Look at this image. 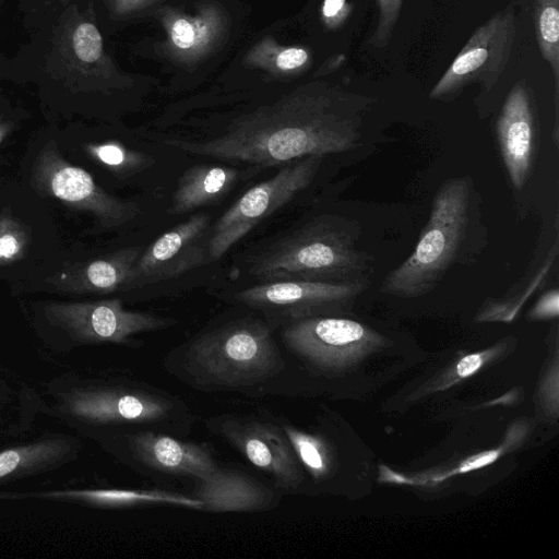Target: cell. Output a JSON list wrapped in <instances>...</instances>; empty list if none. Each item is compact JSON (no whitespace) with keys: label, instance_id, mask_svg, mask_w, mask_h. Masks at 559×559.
I'll use <instances>...</instances> for the list:
<instances>
[{"label":"cell","instance_id":"6da1fadb","mask_svg":"<svg viewBox=\"0 0 559 559\" xmlns=\"http://www.w3.org/2000/svg\"><path fill=\"white\" fill-rule=\"evenodd\" d=\"M373 100L331 82L311 81L239 116L213 139L164 143L193 155L274 167L355 148L364 112Z\"/></svg>","mask_w":559,"mask_h":559},{"label":"cell","instance_id":"7a4b0ae2","mask_svg":"<svg viewBox=\"0 0 559 559\" xmlns=\"http://www.w3.org/2000/svg\"><path fill=\"white\" fill-rule=\"evenodd\" d=\"M273 332L264 320L253 317L230 320L169 350L163 366L201 392H260L286 368Z\"/></svg>","mask_w":559,"mask_h":559},{"label":"cell","instance_id":"3957f363","mask_svg":"<svg viewBox=\"0 0 559 559\" xmlns=\"http://www.w3.org/2000/svg\"><path fill=\"white\" fill-rule=\"evenodd\" d=\"M370 257L359 250L349 224L321 216L286 235L260 253L249 273L262 282L367 280Z\"/></svg>","mask_w":559,"mask_h":559},{"label":"cell","instance_id":"277c9868","mask_svg":"<svg viewBox=\"0 0 559 559\" xmlns=\"http://www.w3.org/2000/svg\"><path fill=\"white\" fill-rule=\"evenodd\" d=\"M472 181L452 178L436 193L429 219L411 255L382 283L384 292L413 297L430 292L462 258L474 223Z\"/></svg>","mask_w":559,"mask_h":559},{"label":"cell","instance_id":"5b68a950","mask_svg":"<svg viewBox=\"0 0 559 559\" xmlns=\"http://www.w3.org/2000/svg\"><path fill=\"white\" fill-rule=\"evenodd\" d=\"M74 415L121 431L156 430L186 438L194 415L180 397L142 381L124 380L79 391L70 403Z\"/></svg>","mask_w":559,"mask_h":559},{"label":"cell","instance_id":"8992f818","mask_svg":"<svg viewBox=\"0 0 559 559\" xmlns=\"http://www.w3.org/2000/svg\"><path fill=\"white\" fill-rule=\"evenodd\" d=\"M205 427L266 475L280 492L292 493L300 489L301 466L275 415L269 412L225 413L209 418Z\"/></svg>","mask_w":559,"mask_h":559},{"label":"cell","instance_id":"52a82bcc","mask_svg":"<svg viewBox=\"0 0 559 559\" xmlns=\"http://www.w3.org/2000/svg\"><path fill=\"white\" fill-rule=\"evenodd\" d=\"M323 156L312 155L286 164L271 178L246 191L216 222L207 241V259H219L267 216L305 190L317 175Z\"/></svg>","mask_w":559,"mask_h":559},{"label":"cell","instance_id":"ba28073f","mask_svg":"<svg viewBox=\"0 0 559 559\" xmlns=\"http://www.w3.org/2000/svg\"><path fill=\"white\" fill-rule=\"evenodd\" d=\"M31 185L41 195L92 214L105 228L121 227L140 213L135 202L107 193L86 170L64 159L53 141L46 143L37 154Z\"/></svg>","mask_w":559,"mask_h":559},{"label":"cell","instance_id":"9c48e42d","mask_svg":"<svg viewBox=\"0 0 559 559\" xmlns=\"http://www.w3.org/2000/svg\"><path fill=\"white\" fill-rule=\"evenodd\" d=\"M367 280L354 282L271 281L235 294L240 304L259 310L275 331L288 323L320 316L354 300L368 288Z\"/></svg>","mask_w":559,"mask_h":559},{"label":"cell","instance_id":"30bf717a","mask_svg":"<svg viewBox=\"0 0 559 559\" xmlns=\"http://www.w3.org/2000/svg\"><path fill=\"white\" fill-rule=\"evenodd\" d=\"M514 37V11L510 5L476 28L432 87L429 98L452 99L472 83L490 91L509 61Z\"/></svg>","mask_w":559,"mask_h":559},{"label":"cell","instance_id":"8fae6325","mask_svg":"<svg viewBox=\"0 0 559 559\" xmlns=\"http://www.w3.org/2000/svg\"><path fill=\"white\" fill-rule=\"evenodd\" d=\"M45 313L49 321L78 340L96 343H116L141 347L133 336L171 328L173 318L150 312L131 311L118 298L85 302H51Z\"/></svg>","mask_w":559,"mask_h":559},{"label":"cell","instance_id":"7c38bea8","mask_svg":"<svg viewBox=\"0 0 559 559\" xmlns=\"http://www.w3.org/2000/svg\"><path fill=\"white\" fill-rule=\"evenodd\" d=\"M118 444L126 462L152 478L203 477L219 467L213 448L170 433L141 429L121 431Z\"/></svg>","mask_w":559,"mask_h":559},{"label":"cell","instance_id":"4fadbf2b","mask_svg":"<svg viewBox=\"0 0 559 559\" xmlns=\"http://www.w3.org/2000/svg\"><path fill=\"white\" fill-rule=\"evenodd\" d=\"M211 217L200 212L159 236L141 252L127 292L182 275L207 259Z\"/></svg>","mask_w":559,"mask_h":559},{"label":"cell","instance_id":"5bb4252c","mask_svg":"<svg viewBox=\"0 0 559 559\" xmlns=\"http://www.w3.org/2000/svg\"><path fill=\"white\" fill-rule=\"evenodd\" d=\"M280 329L287 352L320 368L340 366L377 340L374 333L361 323L329 316L298 320Z\"/></svg>","mask_w":559,"mask_h":559},{"label":"cell","instance_id":"9a60e30c","mask_svg":"<svg viewBox=\"0 0 559 559\" xmlns=\"http://www.w3.org/2000/svg\"><path fill=\"white\" fill-rule=\"evenodd\" d=\"M165 33L162 53L191 66L209 57L226 38L228 15L217 3H204L193 13L164 8L157 13Z\"/></svg>","mask_w":559,"mask_h":559},{"label":"cell","instance_id":"2e32d148","mask_svg":"<svg viewBox=\"0 0 559 559\" xmlns=\"http://www.w3.org/2000/svg\"><path fill=\"white\" fill-rule=\"evenodd\" d=\"M533 98L524 82L509 92L496 131L501 157L511 183L522 189L533 168L536 115Z\"/></svg>","mask_w":559,"mask_h":559},{"label":"cell","instance_id":"e0dca14e","mask_svg":"<svg viewBox=\"0 0 559 559\" xmlns=\"http://www.w3.org/2000/svg\"><path fill=\"white\" fill-rule=\"evenodd\" d=\"M56 49L63 68L72 78L96 87L114 78L115 66L106 53L94 17L73 10L63 20L56 38Z\"/></svg>","mask_w":559,"mask_h":559},{"label":"cell","instance_id":"ac0fdd59","mask_svg":"<svg viewBox=\"0 0 559 559\" xmlns=\"http://www.w3.org/2000/svg\"><path fill=\"white\" fill-rule=\"evenodd\" d=\"M191 496L198 498L207 512H258L276 508L280 491L235 468L217 467L210 474L191 479Z\"/></svg>","mask_w":559,"mask_h":559},{"label":"cell","instance_id":"d6986e66","mask_svg":"<svg viewBox=\"0 0 559 559\" xmlns=\"http://www.w3.org/2000/svg\"><path fill=\"white\" fill-rule=\"evenodd\" d=\"M141 252V247H127L95 260L66 263L45 282L62 293H123Z\"/></svg>","mask_w":559,"mask_h":559},{"label":"cell","instance_id":"ffe728a7","mask_svg":"<svg viewBox=\"0 0 559 559\" xmlns=\"http://www.w3.org/2000/svg\"><path fill=\"white\" fill-rule=\"evenodd\" d=\"M239 178V170L228 166L194 165L177 180L169 212L189 213L222 200Z\"/></svg>","mask_w":559,"mask_h":559},{"label":"cell","instance_id":"44dd1931","mask_svg":"<svg viewBox=\"0 0 559 559\" xmlns=\"http://www.w3.org/2000/svg\"><path fill=\"white\" fill-rule=\"evenodd\" d=\"M46 497H63L87 501L108 508H135L155 504L175 506L193 510H202V502L182 493L153 489H84L56 491Z\"/></svg>","mask_w":559,"mask_h":559},{"label":"cell","instance_id":"7402d4cb","mask_svg":"<svg viewBox=\"0 0 559 559\" xmlns=\"http://www.w3.org/2000/svg\"><path fill=\"white\" fill-rule=\"evenodd\" d=\"M245 61L273 75L289 76L306 71L311 64V55L302 47L282 46L265 37L249 50Z\"/></svg>","mask_w":559,"mask_h":559},{"label":"cell","instance_id":"603a6c76","mask_svg":"<svg viewBox=\"0 0 559 559\" xmlns=\"http://www.w3.org/2000/svg\"><path fill=\"white\" fill-rule=\"evenodd\" d=\"M85 153L118 178L131 177L154 164V158L116 141L84 144Z\"/></svg>","mask_w":559,"mask_h":559},{"label":"cell","instance_id":"cb8c5ba5","mask_svg":"<svg viewBox=\"0 0 559 559\" xmlns=\"http://www.w3.org/2000/svg\"><path fill=\"white\" fill-rule=\"evenodd\" d=\"M534 25L540 55L548 62L555 79L558 96L559 85V0H535Z\"/></svg>","mask_w":559,"mask_h":559},{"label":"cell","instance_id":"d4e9b609","mask_svg":"<svg viewBox=\"0 0 559 559\" xmlns=\"http://www.w3.org/2000/svg\"><path fill=\"white\" fill-rule=\"evenodd\" d=\"M61 452V444L47 441L0 453V479L49 462Z\"/></svg>","mask_w":559,"mask_h":559},{"label":"cell","instance_id":"484cf974","mask_svg":"<svg viewBox=\"0 0 559 559\" xmlns=\"http://www.w3.org/2000/svg\"><path fill=\"white\" fill-rule=\"evenodd\" d=\"M29 235L24 224L5 207L0 212V266L20 261L27 254Z\"/></svg>","mask_w":559,"mask_h":559},{"label":"cell","instance_id":"4316f807","mask_svg":"<svg viewBox=\"0 0 559 559\" xmlns=\"http://www.w3.org/2000/svg\"><path fill=\"white\" fill-rule=\"evenodd\" d=\"M379 9L377 29L372 36L371 44L376 47H384L391 38L395 27L403 0H376Z\"/></svg>","mask_w":559,"mask_h":559},{"label":"cell","instance_id":"83f0119b","mask_svg":"<svg viewBox=\"0 0 559 559\" xmlns=\"http://www.w3.org/2000/svg\"><path fill=\"white\" fill-rule=\"evenodd\" d=\"M114 17L127 19L142 13L165 0H104Z\"/></svg>","mask_w":559,"mask_h":559},{"label":"cell","instance_id":"f1b7e54d","mask_svg":"<svg viewBox=\"0 0 559 559\" xmlns=\"http://www.w3.org/2000/svg\"><path fill=\"white\" fill-rule=\"evenodd\" d=\"M350 12L352 5L347 0H323L321 5L322 21L329 28L341 26Z\"/></svg>","mask_w":559,"mask_h":559},{"label":"cell","instance_id":"f546056e","mask_svg":"<svg viewBox=\"0 0 559 559\" xmlns=\"http://www.w3.org/2000/svg\"><path fill=\"white\" fill-rule=\"evenodd\" d=\"M559 309V292L552 288L546 292L537 301L533 309L535 318H552L558 316Z\"/></svg>","mask_w":559,"mask_h":559},{"label":"cell","instance_id":"4dcf8cb0","mask_svg":"<svg viewBox=\"0 0 559 559\" xmlns=\"http://www.w3.org/2000/svg\"><path fill=\"white\" fill-rule=\"evenodd\" d=\"M483 364V357L479 354L468 355L460 360L456 366L459 376L467 377L475 372Z\"/></svg>","mask_w":559,"mask_h":559},{"label":"cell","instance_id":"1f68e13d","mask_svg":"<svg viewBox=\"0 0 559 559\" xmlns=\"http://www.w3.org/2000/svg\"><path fill=\"white\" fill-rule=\"evenodd\" d=\"M13 130V123L9 120H0V146Z\"/></svg>","mask_w":559,"mask_h":559},{"label":"cell","instance_id":"d6a6232c","mask_svg":"<svg viewBox=\"0 0 559 559\" xmlns=\"http://www.w3.org/2000/svg\"><path fill=\"white\" fill-rule=\"evenodd\" d=\"M58 1H60V2H61V3H63V4H66V3H68L70 0H58Z\"/></svg>","mask_w":559,"mask_h":559}]
</instances>
